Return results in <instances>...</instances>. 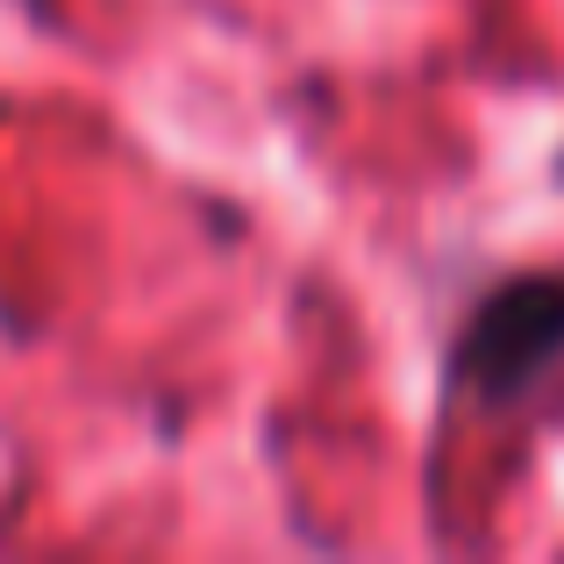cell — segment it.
Returning <instances> with one entry per match:
<instances>
[{
	"label": "cell",
	"mask_w": 564,
	"mask_h": 564,
	"mask_svg": "<svg viewBox=\"0 0 564 564\" xmlns=\"http://www.w3.org/2000/svg\"><path fill=\"white\" fill-rule=\"evenodd\" d=\"M557 358H564V279H514L471 315L465 344H457V379H471L494 400H514Z\"/></svg>",
	"instance_id": "obj_1"
}]
</instances>
